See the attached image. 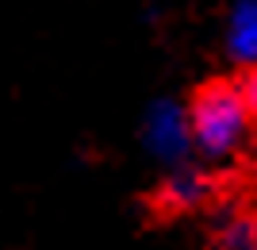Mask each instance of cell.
I'll return each mask as SVG.
<instances>
[{
	"label": "cell",
	"instance_id": "6da1fadb",
	"mask_svg": "<svg viewBox=\"0 0 257 250\" xmlns=\"http://www.w3.org/2000/svg\"><path fill=\"white\" fill-rule=\"evenodd\" d=\"M253 69L238 77H211L188 97L184 112L200 165L226 170L246 154L253 139Z\"/></svg>",
	"mask_w": 257,
	"mask_h": 250
},
{
	"label": "cell",
	"instance_id": "7a4b0ae2",
	"mask_svg": "<svg viewBox=\"0 0 257 250\" xmlns=\"http://www.w3.org/2000/svg\"><path fill=\"white\" fill-rule=\"evenodd\" d=\"M142 146L150 158H158L161 165H181L192 158V135H188V112L181 100L161 97L154 100L146 116H142Z\"/></svg>",
	"mask_w": 257,
	"mask_h": 250
},
{
	"label": "cell",
	"instance_id": "3957f363",
	"mask_svg": "<svg viewBox=\"0 0 257 250\" xmlns=\"http://www.w3.org/2000/svg\"><path fill=\"white\" fill-rule=\"evenodd\" d=\"M219 196V185L207 165H196V162H181V165H169L165 181L158 185L154 193V212L165 219H177V216H192V212H204V208L215 204Z\"/></svg>",
	"mask_w": 257,
	"mask_h": 250
},
{
	"label": "cell",
	"instance_id": "277c9868",
	"mask_svg": "<svg viewBox=\"0 0 257 250\" xmlns=\"http://www.w3.org/2000/svg\"><path fill=\"white\" fill-rule=\"evenodd\" d=\"M204 250H257V223L253 208L246 204H223L207 227Z\"/></svg>",
	"mask_w": 257,
	"mask_h": 250
},
{
	"label": "cell",
	"instance_id": "5b68a950",
	"mask_svg": "<svg viewBox=\"0 0 257 250\" xmlns=\"http://www.w3.org/2000/svg\"><path fill=\"white\" fill-rule=\"evenodd\" d=\"M226 50L242 69H253L257 62V4L253 0H238L226 20Z\"/></svg>",
	"mask_w": 257,
	"mask_h": 250
}]
</instances>
